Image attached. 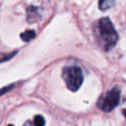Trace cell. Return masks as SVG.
Returning <instances> with one entry per match:
<instances>
[{
  "mask_svg": "<svg viewBox=\"0 0 126 126\" xmlns=\"http://www.w3.org/2000/svg\"><path fill=\"white\" fill-rule=\"evenodd\" d=\"M94 34L98 45L105 51L112 49L118 41V33L108 18H101L95 23Z\"/></svg>",
  "mask_w": 126,
  "mask_h": 126,
  "instance_id": "cell-1",
  "label": "cell"
},
{
  "mask_svg": "<svg viewBox=\"0 0 126 126\" xmlns=\"http://www.w3.org/2000/svg\"><path fill=\"white\" fill-rule=\"evenodd\" d=\"M62 78L67 88L72 92L78 91L84 81L83 71L79 66L76 65L64 67L62 70Z\"/></svg>",
  "mask_w": 126,
  "mask_h": 126,
  "instance_id": "cell-2",
  "label": "cell"
},
{
  "mask_svg": "<svg viewBox=\"0 0 126 126\" xmlns=\"http://www.w3.org/2000/svg\"><path fill=\"white\" fill-rule=\"evenodd\" d=\"M120 100V89L118 87H114L101 95L97 100V107L104 111L110 112L112 111L119 103Z\"/></svg>",
  "mask_w": 126,
  "mask_h": 126,
  "instance_id": "cell-3",
  "label": "cell"
},
{
  "mask_svg": "<svg viewBox=\"0 0 126 126\" xmlns=\"http://www.w3.org/2000/svg\"><path fill=\"white\" fill-rule=\"evenodd\" d=\"M40 19V14L39 10L35 6H29L27 8V20L30 23L36 22Z\"/></svg>",
  "mask_w": 126,
  "mask_h": 126,
  "instance_id": "cell-4",
  "label": "cell"
},
{
  "mask_svg": "<svg viewBox=\"0 0 126 126\" xmlns=\"http://www.w3.org/2000/svg\"><path fill=\"white\" fill-rule=\"evenodd\" d=\"M114 0H98V8L101 11L110 9L114 5Z\"/></svg>",
  "mask_w": 126,
  "mask_h": 126,
  "instance_id": "cell-5",
  "label": "cell"
},
{
  "mask_svg": "<svg viewBox=\"0 0 126 126\" xmlns=\"http://www.w3.org/2000/svg\"><path fill=\"white\" fill-rule=\"evenodd\" d=\"M20 36H21V38H22L23 41L28 42V41H30L31 39H32V38L35 37V32H34L33 30H28V31L22 32Z\"/></svg>",
  "mask_w": 126,
  "mask_h": 126,
  "instance_id": "cell-6",
  "label": "cell"
},
{
  "mask_svg": "<svg viewBox=\"0 0 126 126\" xmlns=\"http://www.w3.org/2000/svg\"><path fill=\"white\" fill-rule=\"evenodd\" d=\"M17 53H18L17 50L16 51H13V52H10V53H0V63H3V62H6V61L10 60Z\"/></svg>",
  "mask_w": 126,
  "mask_h": 126,
  "instance_id": "cell-7",
  "label": "cell"
},
{
  "mask_svg": "<svg viewBox=\"0 0 126 126\" xmlns=\"http://www.w3.org/2000/svg\"><path fill=\"white\" fill-rule=\"evenodd\" d=\"M33 125L34 126H44L45 125V120L43 116L41 115H36L33 118Z\"/></svg>",
  "mask_w": 126,
  "mask_h": 126,
  "instance_id": "cell-8",
  "label": "cell"
},
{
  "mask_svg": "<svg viewBox=\"0 0 126 126\" xmlns=\"http://www.w3.org/2000/svg\"><path fill=\"white\" fill-rule=\"evenodd\" d=\"M14 84H12V85H9V86H6V87H4V88H1L0 89V96L1 95H3V94H5L6 93H8V92H10L13 88H14Z\"/></svg>",
  "mask_w": 126,
  "mask_h": 126,
  "instance_id": "cell-9",
  "label": "cell"
},
{
  "mask_svg": "<svg viewBox=\"0 0 126 126\" xmlns=\"http://www.w3.org/2000/svg\"><path fill=\"white\" fill-rule=\"evenodd\" d=\"M24 126H34V125H33V123H32L31 121H27V122L24 124Z\"/></svg>",
  "mask_w": 126,
  "mask_h": 126,
  "instance_id": "cell-10",
  "label": "cell"
},
{
  "mask_svg": "<svg viewBox=\"0 0 126 126\" xmlns=\"http://www.w3.org/2000/svg\"><path fill=\"white\" fill-rule=\"evenodd\" d=\"M8 126H13V125H12V124H10V125H8Z\"/></svg>",
  "mask_w": 126,
  "mask_h": 126,
  "instance_id": "cell-11",
  "label": "cell"
}]
</instances>
